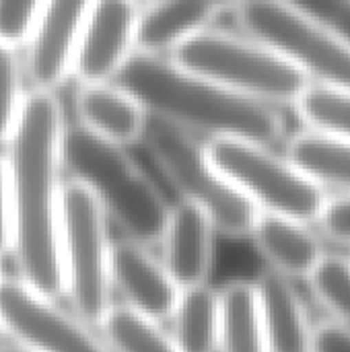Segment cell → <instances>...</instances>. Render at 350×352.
<instances>
[{
	"instance_id": "24",
	"label": "cell",
	"mask_w": 350,
	"mask_h": 352,
	"mask_svg": "<svg viewBox=\"0 0 350 352\" xmlns=\"http://www.w3.org/2000/svg\"><path fill=\"white\" fill-rule=\"evenodd\" d=\"M19 47L0 43V144H6L25 105V58Z\"/></svg>"
},
{
	"instance_id": "4",
	"label": "cell",
	"mask_w": 350,
	"mask_h": 352,
	"mask_svg": "<svg viewBox=\"0 0 350 352\" xmlns=\"http://www.w3.org/2000/svg\"><path fill=\"white\" fill-rule=\"evenodd\" d=\"M179 66L256 101L293 103L311 85L270 47L250 35L206 27L171 56Z\"/></svg>"
},
{
	"instance_id": "25",
	"label": "cell",
	"mask_w": 350,
	"mask_h": 352,
	"mask_svg": "<svg viewBox=\"0 0 350 352\" xmlns=\"http://www.w3.org/2000/svg\"><path fill=\"white\" fill-rule=\"evenodd\" d=\"M50 0H0V43L27 47Z\"/></svg>"
},
{
	"instance_id": "31",
	"label": "cell",
	"mask_w": 350,
	"mask_h": 352,
	"mask_svg": "<svg viewBox=\"0 0 350 352\" xmlns=\"http://www.w3.org/2000/svg\"><path fill=\"white\" fill-rule=\"evenodd\" d=\"M0 352H33V351L17 342V344H2V346H0Z\"/></svg>"
},
{
	"instance_id": "8",
	"label": "cell",
	"mask_w": 350,
	"mask_h": 352,
	"mask_svg": "<svg viewBox=\"0 0 350 352\" xmlns=\"http://www.w3.org/2000/svg\"><path fill=\"white\" fill-rule=\"evenodd\" d=\"M239 27L314 85L350 87V50L285 0H245Z\"/></svg>"
},
{
	"instance_id": "34",
	"label": "cell",
	"mask_w": 350,
	"mask_h": 352,
	"mask_svg": "<svg viewBox=\"0 0 350 352\" xmlns=\"http://www.w3.org/2000/svg\"><path fill=\"white\" fill-rule=\"evenodd\" d=\"M0 276H2V274H0Z\"/></svg>"
},
{
	"instance_id": "19",
	"label": "cell",
	"mask_w": 350,
	"mask_h": 352,
	"mask_svg": "<svg viewBox=\"0 0 350 352\" xmlns=\"http://www.w3.org/2000/svg\"><path fill=\"white\" fill-rule=\"evenodd\" d=\"M285 155L320 188L350 194V140L305 130L289 142Z\"/></svg>"
},
{
	"instance_id": "22",
	"label": "cell",
	"mask_w": 350,
	"mask_h": 352,
	"mask_svg": "<svg viewBox=\"0 0 350 352\" xmlns=\"http://www.w3.org/2000/svg\"><path fill=\"white\" fill-rule=\"evenodd\" d=\"M295 107L307 130L350 140V87L311 82Z\"/></svg>"
},
{
	"instance_id": "18",
	"label": "cell",
	"mask_w": 350,
	"mask_h": 352,
	"mask_svg": "<svg viewBox=\"0 0 350 352\" xmlns=\"http://www.w3.org/2000/svg\"><path fill=\"white\" fill-rule=\"evenodd\" d=\"M217 352H266V318L256 283L231 280L219 291Z\"/></svg>"
},
{
	"instance_id": "2",
	"label": "cell",
	"mask_w": 350,
	"mask_h": 352,
	"mask_svg": "<svg viewBox=\"0 0 350 352\" xmlns=\"http://www.w3.org/2000/svg\"><path fill=\"white\" fill-rule=\"evenodd\" d=\"M151 118L171 124L196 138L250 140L274 146L283 136V120L274 105L225 89L169 56L134 52L116 76Z\"/></svg>"
},
{
	"instance_id": "14",
	"label": "cell",
	"mask_w": 350,
	"mask_h": 352,
	"mask_svg": "<svg viewBox=\"0 0 350 352\" xmlns=\"http://www.w3.org/2000/svg\"><path fill=\"white\" fill-rule=\"evenodd\" d=\"M217 229L208 217L188 202H179L169 210L167 225L161 235L163 266L179 289L204 285L215 258Z\"/></svg>"
},
{
	"instance_id": "28",
	"label": "cell",
	"mask_w": 350,
	"mask_h": 352,
	"mask_svg": "<svg viewBox=\"0 0 350 352\" xmlns=\"http://www.w3.org/2000/svg\"><path fill=\"white\" fill-rule=\"evenodd\" d=\"M316 352H350V324L328 322L314 330Z\"/></svg>"
},
{
	"instance_id": "32",
	"label": "cell",
	"mask_w": 350,
	"mask_h": 352,
	"mask_svg": "<svg viewBox=\"0 0 350 352\" xmlns=\"http://www.w3.org/2000/svg\"><path fill=\"white\" fill-rule=\"evenodd\" d=\"M130 2H132L134 6H138V8H142V6H146V4H149L151 0H130Z\"/></svg>"
},
{
	"instance_id": "1",
	"label": "cell",
	"mask_w": 350,
	"mask_h": 352,
	"mask_svg": "<svg viewBox=\"0 0 350 352\" xmlns=\"http://www.w3.org/2000/svg\"><path fill=\"white\" fill-rule=\"evenodd\" d=\"M64 126L56 91L31 89L4 144L12 214L10 250L21 280L52 299L64 293L60 262Z\"/></svg>"
},
{
	"instance_id": "26",
	"label": "cell",
	"mask_w": 350,
	"mask_h": 352,
	"mask_svg": "<svg viewBox=\"0 0 350 352\" xmlns=\"http://www.w3.org/2000/svg\"><path fill=\"white\" fill-rule=\"evenodd\" d=\"M350 50V0H285Z\"/></svg>"
},
{
	"instance_id": "10",
	"label": "cell",
	"mask_w": 350,
	"mask_h": 352,
	"mask_svg": "<svg viewBox=\"0 0 350 352\" xmlns=\"http://www.w3.org/2000/svg\"><path fill=\"white\" fill-rule=\"evenodd\" d=\"M136 23L138 6L130 0H97L78 27L68 74L78 85L116 80L136 52Z\"/></svg>"
},
{
	"instance_id": "21",
	"label": "cell",
	"mask_w": 350,
	"mask_h": 352,
	"mask_svg": "<svg viewBox=\"0 0 350 352\" xmlns=\"http://www.w3.org/2000/svg\"><path fill=\"white\" fill-rule=\"evenodd\" d=\"M99 324L113 352H179L159 322L128 305H111Z\"/></svg>"
},
{
	"instance_id": "13",
	"label": "cell",
	"mask_w": 350,
	"mask_h": 352,
	"mask_svg": "<svg viewBox=\"0 0 350 352\" xmlns=\"http://www.w3.org/2000/svg\"><path fill=\"white\" fill-rule=\"evenodd\" d=\"M74 113L83 130L120 146L140 142L151 120L140 101L116 80L80 85Z\"/></svg>"
},
{
	"instance_id": "3",
	"label": "cell",
	"mask_w": 350,
	"mask_h": 352,
	"mask_svg": "<svg viewBox=\"0 0 350 352\" xmlns=\"http://www.w3.org/2000/svg\"><path fill=\"white\" fill-rule=\"evenodd\" d=\"M60 153L68 179L85 186L128 239L144 245L161 239L171 206L128 146L101 140L74 122L64 126Z\"/></svg>"
},
{
	"instance_id": "9",
	"label": "cell",
	"mask_w": 350,
	"mask_h": 352,
	"mask_svg": "<svg viewBox=\"0 0 350 352\" xmlns=\"http://www.w3.org/2000/svg\"><path fill=\"white\" fill-rule=\"evenodd\" d=\"M0 324L2 332L33 352H105L78 318L21 278L0 276Z\"/></svg>"
},
{
	"instance_id": "23",
	"label": "cell",
	"mask_w": 350,
	"mask_h": 352,
	"mask_svg": "<svg viewBox=\"0 0 350 352\" xmlns=\"http://www.w3.org/2000/svg\"><path fill=\"white\" fill-rule=\"evenodd\" d=\"M318 303L328 309L334 322L350 324V260L342 256H322L307 274Z\"/></svg>"
},
{
	"instance_id": "33",
	"label": "cell",
	"mask_w": 350,
	"mask_h": 352,
	"mask_svg": "<svg viewBox=\"0 0 350 352\" xmlns=\"http://www.w3.org/2000/svg\"><path fill=\"white\" fill-rule=\"evenodd\" d=\"M0 334H2V324H0Z\"/></svg>"
},
{
	"instance_id": "27",
	"label": "cell",
	"mask_w": 350,
	"mask_h": 352,
	"mask_svg": "<svg viewBox=\"0 0 350 352\" xmlns=\"http://www.w3.org/2000/svg\"><path fill=\"white\" fill-rule=\"evenodd\" d=\"M318 223L322 231L342 243H350V194H342L336 198H328Z\"/></svg>"
},
{
	"instance_id": "6",
	"label": "cell",
	"mask_w": 350,
	"mask_h": 352,
	"mask_svg": "<svg viewBox=\"0 0 350 352\" xmlns=\"http://www.w3.org/2000/svg\"><path fill=\"white\" fill-rule=\"evenodd\" d=\"M62 285L78 320L99 324L111 307V243L107 217L93 194L74 179L62 186Z\"/></svg>"
},
{
	"instance_id": "30",
	"label": "cell",
	"mask_w": 350,
	"mask_h": 352,
	"mask_svg": "<svg viewBox=\"0 0 350 352\" xmlns=\"http://www.w3.org/2000/svg\"><path fill=\"white\" fill-rule=\"evenodd\" d=\"M210 2V6L217 10V12H221V10H227V8H237V6H241L245 0H208Z\"/></svg>"
},
{
	"instance_id": "16",
	"label": "cell",
	"mask_w": 350,
	"mask_h": 352,
	"mask_svg": "<svg viewBox=\"0 0 350 352\" xmlns=\"http://www.w3.org/2000/svg\"><path fill=\"white\" fill-rule=\"evenodd\" d=\"M250 235L260 254L281 276L307 278L318 260L324 256L322 245L307 229V223L291 217L258 212Z\"/></svg>"
},
{
	"instance_id": "17",
	"label": "cell",
	"mask_w": 350,
	"mask_h": 352,
	"mask_svg": "<svg viewBox=\"0 0 350 352\" xmlns=\"http://www.w3.org/2000/svg\"><path fill=\"white\" fill-rule=\"evenodd\" d=\"M256 285L266 318V352H316L314 330L287 276L270 270Z\"/></svg>"
},
{
	"instance_id": "5",
	"label": "cell",
	"mask_w": 350,
	"mask_h": 352,
	"mask_svg": "<svg viewBox=\"0 0 350 352\" xmlns=\"http://www.w3.org/2000/svg\"><path fill=\"white\" fill-rule=\"evenodd\" d=\"M142 142L182 202L202 210L229 237L250 235L260 210L212 163L206 142L157 118L149 120Z\"/></svg>"
},
{
	"instance_id": "11",
	"label": "cell",
	"mask_w": 350,
	"mask_h": 352,
	"mask_svg": "<svg viewBox=\"0 0 350 352\" xmlns=\"http://www.w3.org/2000/svg\"><path fill=\"white\" fill-rule=\"evenodd\" d=\"M111 287L122 293L128 307L155 322L173 316L182 291L163 262L134 239L111 243Z\"/></svg>"
},
{
	"instance_id": "20",
	"label": "cell",
	"mask_w": 350,
	"mask_h": 352,
	"mask_svg": "<svg viewBox=\"0 0 350 352\" xmlns=\"http://www.w3.org/2000/svg\"><path fill=\"white\" fill-rule=\"evenodd\" d=\"M173 340L179 352H217L219 344V293L196 285L179 291Z\"/></svg>"
},
{
	"instance_id": "12",
	"label": "cell",
	"mask_w": 350,
	"mask_h": 352,
	"mask_svg": "<svg viewBox=\"0 0 350 352\" xmlns=\"http://www.w3.org/2000/svg\"><path fill=\"white\" fill-rule=\"evenodd\" d=\"M97 0H50L27 43L25 70L31 89L56 91L68 76L72 45L78 27Z\"/></svg>"
},
{
	"instance_id": "7",
	"label": "cell",
	"mask_w": 350,
	"mask_h": 352,
	"mask_svg": "<svg viewBox=\"0 0 350 352\" xmlns=\"http://www.w3.org/2000/svg\"><path fill=\"white\" fill-rule=\"evenodd\" d=\"M206 151L225 177L260 210L303 223L318 221L326 194L287 155L250 140H208Z\"/></svg>"
},
{
	"instance_id": "29",
	"label": "cell",
	"mask_w": 350,
	"mask_h": 352,
	"mask_svg": "<svg viewBox=\"0 0 350 352\" xmlns=\"http://www.w3.org/2000/svg\"><path fill=\"white\" fill-rule=\"evenodd\" d=\"M12 243V214H10V190L6 161L0 157V256L10 250Z\"/></svg>"
},
{
	"instance_id": "15",
	"label": "cell",
	"mask_w": 350,
	"mask_h": 352,
	"mask_svg": "<svg viewBox=\"0 0 350 352\" xmlns=\"http://www.w3.org/2000/svg\"><path fill=\"white\" fill-rule=\"evenodd\" d=\"M215 14L208 0H151L138 8L136 52L171 56L190 37L210 27Z\"/></svg>"
}]
</instances>
